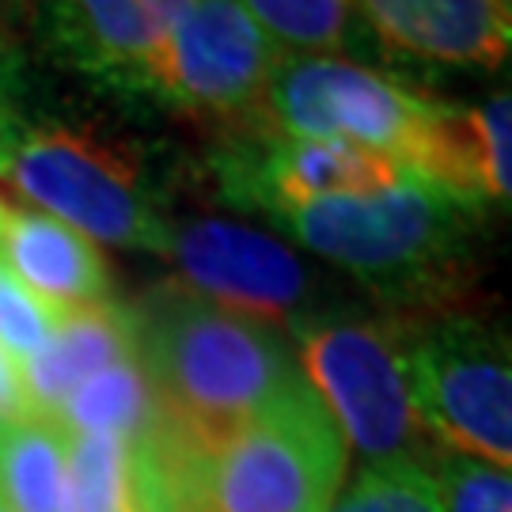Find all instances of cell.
I'll use <instances>...</instances> for the list:
<instances>
[{
  "mask_svg": "<svg viewBox=\"0 0 512 512\" xmlns=\"http://www.w3.org/2000/svg\"><path fill=\"white\" fill-rule=\"evenodd\" d=\"M133 456L137 512H327L349 467L311 384L217 437H179L156 418Z\"/></svg>",
  "mask_w": 512,
  "mask_h": 512,
  "instance_id": "1",
  "label": "cell"
},
{
  "mask_svg": "<svg viewBox=\"0 0 512 512\" xmlns=\"http://www.w3.org/2000/svg\"><path fill=\"white\" fill-rule=\"evenodd\" d=\"M129 323L156 418L179 437L228 433L308 387L281 330L179 281L137 300Z\"/></svg>",
  "mask_w": 512,
  "mask_h": 512,
  "instance_id": "2",
  "label": "cell"
},
{
  "mask_svg": "<svg viewBox=\"0 0 512 512\" xmlns=\"http://www.w3.org/2000/svg\"><path fill=\"white\" fill-rule=\"evenodd\" d=\"M0 179L88 239L167 255L171 217L145 160L103 129L0 99Z\"/></svg>",
  "mask_w": 512,
  "mask_h": 512,
  "instance_id": "3",
  "label": "cell"
},
{
  "mask_svg": "<svg viewBox=\"0 0 512 512\" xmlns=\"http://www.w3.org/2000/svg\"><path fill=\"white\" fill-rule=\"evenodd\" d=\"M270 217L289 236L395 300H437L467 266L478 209L421 179Z\"/></svg>",
  "mask_w": 512,
  "mask_h": 512,
  "instance_id": "4",
  "label": "cell"
},
{
  "mask_svg": "<svg viewBox=\"0 0 512 512\" xmlns=\"http://www.w3.org/2000/svg\"><path fill=\"white\" fill-rule=\"evenodd\" d=\"M440 114V103L346 57H281L262 99V118L281 137L368 148L391 156L410 179L429 167Z\"/></svg>",
  "mask_w": 512,
  "mask_h": 512,
  "instance_id": "5",
  "label": "cell"
},
{
  "mask_svg": "<svg viewBox=\"0 0 512 512\" xmlns=\"http://www.w3.org/2000/svg\"><path fill=\"white\" fill-rule=\"evenodd\" d=\"M414 421L448 456L509 471L512 357L505 330L475 315H444L403 342Z\"/></svg>",
  "mask_w": 512,
  "mask_h": 512,
  "instance_id": "6",
  "label": "cell"
},
{
  "mask_svg": "<svg viewBox=\"0 0 512 512\" xmlns=\"http://www.w3.org/2000/svg\"><path fill=\"white\" fill-rule=\"evenodd\" d=\"M296 365L342 440L365 463L406 456L418 437L403 365V338L384 323L349 315H308L293 327Z\"/></svg>",
  "mask_w": 512,
  "mask_h": 512,
  "instance_id": "7",
  "label": "cell"
},
{
  "mask_svg": "<svg viewBox=\"0 0 512 512\" xmlns=\"http://www.w3.org/2000/svg\"><path fill=\"white\" fill-rule=\"evenodd\" d=\"M281 57L239 0H190L148 73L145 95L209 118L262 114Z\"/></svg>",
  "mask_w": 512,
  "mask_h": 512,
  "instance_id": "8",
  "label": "cell"
},
{
  "mask_svg": "<svg viewBox=\"0 0 512 512\" xmlns=\"http://www.w3.org/2000/svg\"><path fill=\"white\" fill-rule=\"evenodd\" d=\"M186 289L220 308L296 327L311 311V277L281 239L232 220H186L171 228V247Z\"/></svg>",
  "mask_w": 512,
  "mask_h": 512,
  "instance_id": "9",
  "label": "cell"
},
{
  "mask_svg": "<svg viewBox=\"0 0 512 512\" xmlns=\"http://www.w3.org/2000/svg\"><path fill=\"white\" fill-rule=\"evenodd\" d=\"M190 0H42V42L73 73L145 95L148 73Z\"/></svg>",
  "mask_w": 512,
  "mask_h": 512,
  "instance_id": "10",
  "label": "cell"
},
{
  "mask_svg": "<svg viewBox=\"0 0 512 512\" xmlns=\"http://www.w3.org/2000/svg\"><path fill=\"white\" fill-rule=\"evenodd\" d=\"M228 194L266 217L281 209H300L327 198H361L410 179L391 156L346 145V141H304L281 137L255 152H239L236 160L220 164Z\"/></svg>",
  "mask_w": 512,
  "mask_h": 512,
  "instance_id": "11",
  "label": "cell"
},
{
  "mask_svg": "<svg viewBox=\"0 0 512 512\" xmlns=\"http://www.w3.org/2000/svg\"><path fill=\"white\" fill-rule=\"evenodd\" d=\"M357 16L387 50L437 65L497 69L512 50V12L501 0H357Z\"/></svg>",
  "mask_w": 512,
  "mask_h": 512,
  "instance_id": "12",
  "label": "cell"
},
{
  "mask_svg": "<svg viewBox=\"0 0 512 512\" xmlns=\"http://www.w3.org/2000/svg\"><path fill=\"white\" fill-rule=\"evenodd\" d=\"M0 262L57 311L110 300V270L95 239L38 209H8Z\"/></svg>",
  "mask_w": 512,
  "mask_h": 512,
  "instance_id": "13",
  "label": "cell"
},
{
  "mask_svg": "<svg viewBox=\"0 0 512 512\" xmlns=\"http://www.w3.org/2000/svg\"><path fill=\"white\" fill-rule=\"evenodd\" d=\"M129 357H133L129 308L103 300L65 311L50 346L23 365V380L38 414H54L76 384Z\"/></svg>",
  "mask_w": 512,
  "mask_h": 512,
  "instance_id": "14",
  "label": "cell"
},
{
  "mask_svg": "<svg viewBox=\"0 0 512 512\" xmlns=\"http://www.w3.org/2000/svg\"><path fill=\"white\" fill-rule=\"evenodd\" d=\"M65 429L50 414L0 429V505L8 512H61Z\"/></svg>",
  "mask_w": 512,
  "mask_h": 512,
  "instance_id": "15",
  "label": "cell"
},
{
  "mask_svg": "<svg viewBox=\"0 0 512 512\" xmlns=\"http://www.w3.org/2000/svg\"><path fill=\"white\" fill-rule=\"evenodd\" d=\"M156 399L141 365L129 357L76 384L50 418L65 433H110V437L141 440L156 425Z\"/></svg>",
  "mask_w": 512,
  "mask_h": 512,
  "instance_id": "16",
  "label": "cell"
},
{
  "mask_svg": "<svg viewBox=\"0 0 512 512\" xmlns=\"http://www.w3.org/2000/svg\"><path fill=\"white\" fill-rule=\"evenodd\" d=\"M61 512H137V440L65 433Z\"/></svg>",
  "mask_w": 512,
  "mask_h": 512,
  "instance_id": "17",
  "label": "cell"
},
{
  "mask_svg": "<svg viewBox=\"0 0 512 512\" xmlns=\"http://www.w3.org/2000/svg\"><path fill=\"white\" fill-rule=\"evenodd\" d=\"M285 57H330L357 38V0H239Z\"/></svg>",
  "mask_w": 512,
  "mask_h": 512,
  "instance_id": "18",
  "label": "cell"
},
{
  "mask_svg": "<svg viewBox=\"0 0 512 512\" xmlns=\"http://www.w3.org/2000/svg\"><path fill=\"white\" fill-rule=\"evenodd\" d=\"M327 512H444L429 467L414 456L365 463Z\"/></svg>",
  "mask_w": 512,
  "mask_h": 512,
  "instance_id": "19",
  "label": "cell"
},
{
  "mask_svg": "<svg viewBox=\"0 0 512 512\" xmlns=\"http://www.w3.org/2000/svg\"><path fill=\"white\" fill-rule=\"evenodd\" d=\"M61 315L54 304H46L0 262V349L27 365L50 346V338L61 327Z\"/></svg>",
  "mask_w": 512,
  "mask_h": 512,
  "instance_id": "20",
  "label": "cell"
},
{
  "mask_svg": "<svg viewBox=\"0 0 512 512\" xmlns=\"http://www.w3.org/2000/svg\"><path fill=\"white\" fill-rule=\"evenodd\" d=\"M429 475L444 512H512V478L505 467L444 452Z\"/></svg>",
  "mask_w": 512,
  "mask_h": 512,
  "instance_id": "21",
  "label": "cell"
},
{
  "mask_svg": "<svg viewBox=\"0 0 512 512\" xmlns=\"http://www.w3.org/2000/svg\"><path fill=\"white\" fill-rule=\"evenodd\" d=\"M31 414H38V410L31 403L27 380H23V365L0 349V429L31 418Z\"/></svg>",
  "mask_w": 512,
  "mask_h": 512,
  "instance_id": "22",
  "label": "cell"
},
{
  "mask_svg": "<svg viewBox=\"0 0 512 512\" xmlns=\"http://www.w3.org/2000/svg\"><path fill=\"white\" fill-rule=\"evenodd\" d=\"M4 217H8V205H4V198H0V228H4Z\"/></svg>",
  "mask_w": 512,
  "mask_h": 512,
  "instance_id": "23",
  "label": "cell"
},
{
  "mask_svg": "<svg viewBox=\"0 0 512 512\" xmlns=\"http://www.w3.org/2000/svg\"><path fill=\"white\" fill-rule=\"evenodd\" d=\"M0 50H4V31H0Z\"/></svg>",
  "mask_w": 512,
  "mask_h": 512,
  "instance_id": "24",
  "label": "cell"
},
{
  "mask_svg": "<svg viewBox=\"0 0 512 512\" xmlns=\"http://www.w3.org/2000/svg\"><path fill=\"white\" fill-rule=\"evenodd\" d=\"M0 512H8V509H4V505H0Z\"/></svg>",
  "mask_w": 512,
  "mask_h": 512,
  "instance_id": "25",
  "label": "cell"
},
{
  "mask_svg": "<svg viewBox=\"0 0 512 512\" xmlns=\"http://www.w3.org/2000/svg\"><path fill=\"white\" fill-rule=\"evenodd\" d=\"M501 4H509V0H501Z\"/></svg>",
  "mask_w": 512,
  "mask_h": 512,
  "instance_id": "26",
  "label": "cell"
}]
</instances>
